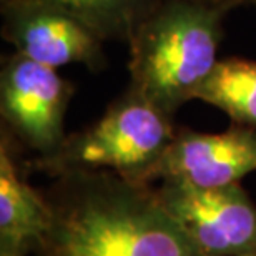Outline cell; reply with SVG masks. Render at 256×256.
<instances>
[{
    "mask_svg": "<svg viewBox=\"0 0 256 256\" xmlns=\"http://www.w3.org/2000/svg\"><path fill=\"white\" fill-rule=\"evenodd\" d=\"M173 116L128 86L94 125L65 138L37 166L54 176L74 170H108L128 182L152 185L150 176L176 130Z\"/></svg>",
    "mask_w": 256,
    "mask_h": 256,
    "instance_id": "3957f363",
    "label": "cell"
},
{
    "mask_svg": "<svg viewBox=\"0 0 256 256\" xmlns=\"http://www.w3.org/2000/svg\"><path fill=\"white\" fill-rule=\"evenodd\" d=\"M0 256H14V254H0Z\"/></svg>",
    "mask_w": 256,
    "mask_h": 256,
    "instance_id": "5bb4252c",
    "label": "cell"
},
{
    "mask_svg": "<svg viewBox=\"0 0 256 256\" xmlns=\"http://www.w3.org/2000/svg\"><path fill=\"white\" fill-rule=\"evenodd\" d=\"M230 12L198 0H163L128 42V86L173 116L194 98L220 60Z\"/></svg>",
    "mask_w": 256,
    "mask_h": 256,
    "instance_id": "7a4b0ae2",
    "label": "cell"
},
{
    "mask_svg": "<svg viewBox=\"0 0 256 256\" xmlns=\"http://www.w3.org/2000/svg\"><path fill=\"white\" fill-rule=\"evenodd\" d=\"M7 2H12V0H0V5H4V4H7Z\"/></svg>",
    "mask_w": 256,
    "mask_h": 256,
    "instance_id": "7c38bea8",
    "label": "cell"
},
{
    "mask_svg": "<svg viewBox=\"0 0 256 256\" xmlns=\"http://www.w3.org/2000/svg\"><path fill=\"white\" fill-rule=\"evenodd\" d=\"M256 172V128L233 124L220 133L176 132L152 172L156 180H183L203 188L230 186Z\"/></svg>",
    "mask_w": 256,
    "mask_h": 256,
    "instance_id": "52a82bcc",
    "label": "cell"
},
{
    "mask_svg": "<svg viewBox=\"0 0 256 256\" xmlns=\"http://www.w3.org/2000/svg\"><path fill=\"white\" fill-rule=\"evenodd\" d=\"M248 4H253V5H256V0H248Z\"/></svg>",
    "mask_w": 256,
    "mask_h": 256,
    "instance_id": "4fadbf2b",
    "label": "cell"
},
{
    "mask_svg": "<svg viewBox=\"0 0 256 256\" xmlns=\"http://www.w3.org/2000/svg\"><path fill=\"white\" fill-rule=\"evenodd\" d=\"M80 22L104 40L128 44L140 24L163 0H45Z\"/></svg>",
    "mask_w": 256,
    "mask_h": 256,
    "instance_id": "30bf717a",
    "label": "cell"
},
{
    "mask_svg": "<svg viewBox=\"0 0 256 256\" xmlns=\"http://www.w3.org/2000/svg\"><path fill=\"white\" fill-rule=\"evenodd\" d=\"M194 98L224 112L233 124L256 128V60H218Z\"/></svg>",
    "mask_w": 256,
    "mask_h": 256,
    "instance_id": "9c48e42d",
    "label": "cell"
},
{
    "mask_svg": "<svg viewBox=\"0 0 256 256\" xmlns=\"http://www.w3.org/2000/svg\"><path fill=\"white\" fill-rule=\"evenodd\" d=\"M47 202L44 256H204L155 198L152 185L108 170L57 175Z\"/></svg>",
    "mask_w": 256,
    "mask_h": 256,
    "instance_id": "6da1fadb",
    "label": "cell"
},
{
    "mask_svg": "<svg viewBox=\"0 0 256 256\" xmlns=\"http://www.w3.org/2000/svg\"><path fill=\"white\" fill-rule=\"evenodd\" d=\"M75 86L57 68L34 62L20 54L2 60L0 114L10 135H15L37 160H47L65 142V112Z\"/></svg>",
    "mask_w": 256,
    "mask_h": 256,
    "instance_id": "5b68a950",
    "label": "cell"
},
{
    "mask_svg": "<svg viewBox=\"0 0 256 256\" xmlns=\"http://www.w3.org/2000/svg\"><path fill=\"white\" fill-rule=\"evenodd\" d=\"M2 37L17 54L52 68L82 64L100 72L106 66L104 40L72 14L45 0L4 4Z\"/></svg>",
    "mask_w": 256,
    "mask_h": 256,
    "instance_id": "8992f818",
    "label": "cell"
},
{
    "mask_svg": "<svg viewBox=\"0 0 256 256\" xmlns=\"http://www.w3.org/2000/svg\"><path fill=\"white\" fill-rule=\"evenodd\" d=\"M158 203L204 256H256V206L240 183L203 188L162 180Z\"/></svg>",
    "mask_w": 256,
    "mask_h": 256,
    "instance_id": "277c9868",
    "label": "cell"
},
{
    "mask_svg": "<svg viewBox=\"0 0 256 256\" xmlns=\"http://www.w3.org/2000/svg\"><path fill=\"white\" fill-rule=\"evenodd\" d=\"M52 226V208L20 173L10 135L0 142V254L25 256L42 250Z\"/></svg>",
    "mask_w": 256,
    "mask_h": 256,
    "instance_id": "ba28073f",
    "label": "cell"
},
{
    "mask_svg": "<svg viewBox=\"0 0 256 256\" xmlns=\"http://www.w3.org/2000/svg\"><path fill=\"white\" fill-rule=\"evenodd\" d=\"M198 2H204V4H213V5H222V7H226L230 10L240 7V5H246L248 0H198Z\"/></svg>",
    "mask_w": 256,
    "mask_h": 256,
    "instance_id": "8fae6325",
    "label": "cell"
}]
</instances>
